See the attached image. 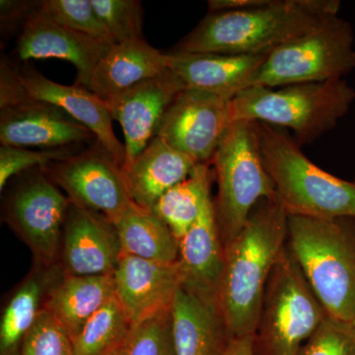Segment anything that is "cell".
<instances>
[{
	"label": "cell",
	"instance_id": "10",
	"mask_svg": "<svg viewBox=\"0 0 355 355\" xmlns=\"http://www.w3.org/2000/svg\"><path fill=\"white\" fill-rule=\"evenodd\" d=\"M43 169L71 202L101 214L114 225L135 203L128 196L121 168L98 141L83 153Z\"/></svg>",
	"mask_w": 355,
	"mask_h": 355
},
{
	"label": "cell",
	"instance_id": "39",
	"mask_svg": "<svg viewBox=\"0 0 355 355\" xmlns=\"http://www.w3.org/2000/svg\"><path fill=\"white\" fill-rule=\"evenodd\" d=\"M352 324H354V326H355V316H354V320H352Z\"/></svg>",
	"mask_w": 355,
	"mask_h": 355
},
{
	"label": "cell",
	"instance_id": "7",
	"mask_svg": "<svg viewBox=\"0 0 355 355\" xmlns=\"http://www.w3.org/2000/svg\"><path fill=\"white\" fill-rule=\"evenodd\" d=\"M328 315L286 246L266 284L254 355H298Z\"/></svg>",
	"mask_w": 355,
	"mask_h": 355
},
{
	"label": "cell",
	"instance_id": "36",
	"mask_svg": "<svg viewBox=\"0 0 355 355\" xmlns=\"http://www.w3.org/2000/svg\"><path fill=\"white\" fill-rule=\"evenodd\" d=\"M268 0H209V12L242 10L263 6Z\"/></svg>",
	"mask_w": 355,
	"mask_h": 355
},
{
	"label": "cell",
	"instance_id": "25",
	"mask_svg": "<svg viewBox=\"0 0 355 355\" xmlns=\"http://www.w3.org/2000/svg\"><path fill=\"white\" fill-rule=\"evenodd\" d=\"M55 282L53 272H37L14 292L0 323V355H18L21 343L34 326Z\"/></svg>",
	"mask_w": 355,
	"mask_h": 355
},
{
	"label": "cell",
	"instance_id": "12",
	"mask_svg": "<svg viewBox=\"0 0 355 355\" xmlns=\"http://www.w3.org/2000/svg\"><path fill=\"white\" fill-rule=\"evenodd\" d=\"M62 272L76 277L114 275L121 257L116 227L101 214L70 200L60 243Z\"/></svg>",
	"mask_w": 355,
	"mask_h": 355
},
{
	"label": "cell",
	"instance_id": "15",
	"mask_svg": "<svg viewBox=\"0 0 355 355\" xmlns=\"http://www.w3.org/2000/svg\"><path fill=\"white\" fill-rule=\"evenodd\" d=\"M94 139L85 125L49 103L28 99L0 109L1 146L67 148Z\"/></svg>",
	"mask_w": 355,
	"mask_h": 355
},
{
	"label": "cell",
	"instance_id": "35",
	"mask_svg": "<svg viewBox=\"0 0 355 355\" xmlns=\"http://www.w3.org/2000/svg\"><path fill=\"white\" fill-rule=\"evenodd\" d=\"M0 70V109L30 99L20 83L15 65L2 60Z\"/></svg>",
	"mask_w": 355,
	"mask_h": 355
},
{
	"label": "cell",
	"instance_id": "30",
	"mask_svg": "<svg viewBox=\"0 0 355 355\" xmlns=\"http://www.w3.org/2000/svg\"><path fill=\"white\" fill-rule=\"evenodd\" d=\"M114 44L144 39V8L137 0H91Z\"/></svg>",
	"mask_w": 355,
	"mask_h": 355
},
{
	"label": "cell",
	"instance_id": "8",
	"mask_svg": "<svg viewBox=\"0 0 355 355\" xmlns=\"http://www.w3.org/2000/svg\"><path fill=\"white\" fill-rule=\"evenodd\" d=\"M354 69V29L335 15L268 53L248 88L336 80Z\"/></svg>",
	"mask_w": 355,
	"mask_h": 355
},
{
	"label": "cell",
	"instance_id": "3",
	"mask_svg": "<svg viewBox=\"0 0 355 355\" xmlns=\"http://www.w3.org/2000/svg\"><path fill=\"white\" fill-rule=\"evenodd\" d=\"M257 123L263 164L288 216L355 219V182L315 165L279 128Z\"/></svg>",
	"mask_w": 355,
	"mask_h": 355
},
{
	"label": "cell",
	"instance_id": "17",
	"mask_svg": "<svg viewBox=\"0 0 355 355\" xmlns=\"http://www.w3.org/2000/svg\"><path fill=\"white\" fill-rule=\"evenodd\" d=\"M114 296L132 326L172 307L183 286L179 261L163 263L123 254L114 272Z\"/></svg>",
	"mask_w": 355,
	"mask_h": 355
},
{
	"label": "cell",
	"instance_id": "16",
	"mask_svg": "<svg viewBox=\"0 0 355 355\" xmlns=\"http://www.w3.org/2000/svg\"><path fill=\"white\" fill-rule=\"evenodd\" d=\"M26 94L35 101L55 105L85 125L120 167L125 163V144L114 135L108 103L92 91L74 84L62 85L46 78L30 65L16 67Z\"/></svg>",
	"mask_w": 355,
	"mask_h": 355
},
{
	"label": "cell",
	"instance_id": "27",
	"mask_svg": "<svg viewBox=\"0 0 355 355\" xmlns=\"http://www.w3.org/2000/svg\"><path fill=\"white\" fill-rule=\"evenodd\" d=\"M132 324L113 296L72 340L74 355H105L123 343Z\"/></svg>",
	"mask_w": 355,
	"mask_h": 355
},
{
	"label": "cell",
	"instance_id": "21",
	"mask_svg": "<svg viewBox=\"0 0 355 355\" xmlns=\"http://www.w3.org/2000/svg\"><path fill=\"white\" fill-rule=\"evenodd\" d=\"M170 70L169 55L137 39L116 44L96 67L91 91L106 100Z\"/></svg>",
	"mask_w": 355,
	"mask_h": 355
},
{
	"label": "cell",
	"instance_id": "18",
	"mask_svg": "<svg viewBox=\"0 0 355 355\" xmlns=\"http://www.w3.org/2000/svg\"><path fill=\"white\" fill-rule=\"evenodd\" d=\"M179 263L184 288L217 307L224 247L211 197L207 198L197 221L180 241Z\"/></svg>",
	"mask_w": 355,
	"mask_h": 355
},
{
	"label": "cell",
	"instance_id": "20",
	"mask_svg": "<svg viewBox=\"0 0 355 355\" xmlns=\"http://www.w3.org/2000/svg\"><path fill=\"white\" fill-rule=\"evenodd\" d=\"M198 164L190 156L155 137L130 164L121 168L130 200L144 209H153L159 198L187 179Z\"/></svg>",
	"mask_w": 355,
	"mask_h": 355
},
{
	"label": "cell",
	"instance_id": "29",
	"mask_svg": "<svg viewBox=\"0 0 355 355\" xmlns=\"http://www.w3.org/2000/svg\"><path fill=\"white\" fill-rule=\"evenodd\" d=\"M40 11L72 31L114 44L91 0H44L40 1Z\"/></svg>",
	"mask_w": 355,
	"mask_h": 355
},
{
	"label": "cell",
	"instance_id": "2",
	"mask_svg": "<svg viewBox=\"0 0 355 355\" xmlns=\"http://www.w3.org/2000/svg\"><path fill=\"white\" fill-rule=\"evenodd\" d=\"M338 0H268L242 10L209 12L174 53L265 55L338 15Z\"/></svg>",
	"mask_w": 355,
	"mask_h": 355
},
{
	"label": "cell",
	"instance_id": "38",
	"mask_svg": "<svg viewBox=\"0 0 355 355\" xmlns=\"http://www.w3.org/2000/svg\"><path fill=\"white\" fill-rule=\"evenodd\" d=\"M121 347V343L120 345H118V347H114V349H112L111 352H109L108 354H105V355H119V354H120Z\"/></svg>",
	"mask_w": 355,
	"mask_h": 355
},
{
	"label": "cell",
	"instance_id": "33",
	"mask_svg": "<svg viewBox=\"0 0 355 355\" xmlns=\"http://www.w3.org/2000/svg\"><path fill=\"white\" fill-rule=\"evenodd\" d=\"M73 155L67 148L30 150L23 147L0 146V189L3 191L11 178L23 173L44 168L51 163Z\"/></svg>",
	"mask_w": 355,
	"mask_h": 355
},
{
	"label": "cell",
	"instance_id": "26",
	"mask_svg": "<svg viewBox=\"0 0 355 355\" xmlns=\"http://www.w3.org/2000/svg\"><path fill=\"white\" fill-rule=\"evenodd\" d=\"M211 175L209 163H198L190 176L164 193L154 205L153 211L181 241L193 225L210 193Z\"/></svg>",
	"mask_w": 355,
	"mask_h": 355
},
{
	"label": "cell",
	"instance_id": "5",
	"mask_svg": "<svg viewBox=\"0 0 355 355\" xmlns=\"http://www.w3.org/2000/svg\"><path fill=\"white\" fill-rule=\"evenodd\" d=\"M355 90L345 79L280 89L250 87L230 101L231 123H263L291 128L299 146L331 132L349 113Z\"/></svg>",
	"mask_w": 355,
	"mask_h": 355
},
{
	"label": "cell",
	"instance_id": "14",
	"mask_svg": "<svg viewBox=\"0 0 355 355\" xmlns=\"http://www.w3.org/2000/svg\"><path fill=\"white\" fill-rule=\"evenodd\" d=\"M114 44L98 41L58 24L38 10L26 21L16 46L20 60L58 58L77 70V85L91 91L93 74Z\"/></svg>",
	"mask_w": 355,
	"mask_h": 355
},
{
	"label": "cell",
	"instance_id": "9",
	"mask_svg": "<svg viewBox=\"0 0 355 355\" xmlns=\"http://www.w3.org/2000/svg\"><path fill=\"white\" fill-rule=\"evenodd\" d=\"M41 169L30 170L9 195L4 218L30 248L38 265L50 268L60 257L70 200Z\"/></svg>",
	"mask_w": 355,
	"mask_h": 355
},
{
	"label": "cell",
	"instance_id": "1",
	"mask_svg": "<svg viewBox=\"0 0 355 355\" xmlns=\"http://www.w3.org/2000/svg\"><path fill=\"white\" fill-rule=\"evenodd\" d=\"M287 220L275 195L259 202L241 232L224 245L217 309L229 338L256 333L266 284L286 247Z\"/></svg>",
	"mask_w": 355,
	"mask_h": 355
},
{
	"label": "cell",
	"instance_id": "11",
	"mask_svg": "<svg viewBox=\"0 0 355 355\" xmlns=\"http://www.w3.org/2000/svg\"><path fill=\"white\" fill-rule=\"evenodd\" d=\"M231 100L184 89L164 114L157 135L198 163H209L231 123Z\"/></svg>",
	"mask_w": 355,
	"mask_h": 355
},
{
	"label": "cell",
	"instance_id": "37",
	"mask_svg": "<svg viewBox=\"0 0 355 355\" xmlns=\"http://www.w3.org/2000/svg\"><path fill=\"white\" fill-rule=\"evenodd\" d=\"M254 336L229 338L220 355H254Z\"/></svg>",
	"mask_w": 355,
	"mask_h": 355
},
{
	"label": "cell",
	"instance_id": "4",
	"mask_svg": "<svg viewBox=\"0 0 355 355\" xmlns=\"http://www.w3.org/2000/svg\"><path fill=\"white\" fill-rule=\"evenodd\" d=\"M345 220L288 216L286 246L327 313L352 322L355 236Z\"/></svg>",
	"mask_w": 355,
	"mask_h": 355
},
{
	"label": "cell",
	"instance_id": "24",
	"mask_svg": "<svg viewBox=\"0 0 355 355\" xmlns=\"http://www.w3.org/2000/svg\"><path fill=\"white\" fill-rule=\"evenodd\" d=\"M114 227L121 256L128 254L163 263L179 261L180 242L153 210L133 203Z\"/></svg>",
	"mask_w": 355,
	"mask_h": 355
},
{
	"label": "cell",
	"instance_id": "23",
	"mask_svg": "<svg viewBox=\"0 0 355 355\" xmlns=\"http://www.w3.org/2000/svg\"><path fill=\"white\" fill-rule=\"evenodd\" d=\"M114 295L113 275L76 277L64 273L51 286L43 307L73 340L86 322Z\"/></svg>",
	"mask_w": 355,
	"mask_h": 355
},
{
	"label": "cell",
	"instance_id": "31",
	"mask_svg": "<svg viewBox=\"0 0 355 355\" xmlns=\"http://www.w3.org/2000/svg\"><path fill=\"white\" fill-rule=\"evenodd\" d=\"M18 355H74L73 343L62 324L43 307Z\"/></svg>",
	"mask_w": 355,
	"mask_h": 355
},
{
	"label": "cell",
	"instance_id": "19",
	"mask_svg": "<svg viewBox=\"0 0 355 355\" xmlns=\"http://www.w3.org/2000/svg\"><path fill=\"white\" fill-rule=\"evenodd\" d=\"M170 70L186 89L214 93L232 100L249 87L265 55L168 53Z\"/></svg>",
	"mask_w": 355,
	"mask_h": 355
},
{
	"label": "cell",
	"instance_id": "6",
	"mask_svg": "<svg viewBox=\"0 0 355 355\" xmlns=\"http://www.w3.org/2000/svg\"><path fill=\"white\" fill-rule=\"evenodd\" d=\"M210 162L218 184L214 209L224 247L241 232L254 207L275 195L261 157L257 123L232 121Z\"/></svg>",
	"mask_w": 355,
	"mask_h": 355
},
{
	"label": "cell",
	"instance_id": "40",
	"mask_svg": "<svg viewBox=\"0 0 355 355\" xmlns=\"http://www.w3.org/2000/svg\"><path fill=\"white\" fill-rule=\"evenodd\" d=\"M354 181L355 182V179L354 180Z\"/></svg>",
	"mask_w": 355,
	"mask_h": 355
},
{
	"label": "cell",
	"instance_id": "22",
	"mask_svg": "<svg viewBox=\"0 0 355 355\" xmlns=\"http://www.w3.org/2000/svg\"><path fill=\"white\" fill-rule=\"evenodd\" d=\"M175 355H220L229 340L216 306L179 289L172 304Z\"/></svg>",
	"mask_w": 355,
	"mask_h": 355
},
{
	"label": "cell",
	"instance_id": "28",
	"mask_svg": "<svg viewBox=\"0 0 355 355\" xmlns=\"http://www.w3.org/2000/svg\"><path fill=\"white\" fill-rule=\"evenodd\" d=\"M119 355H175L172 307L133 324Z\"/></svg>",
	"mask_w": 355,
	"mask_h": 355
},
{
	"label": "cell",
	"instance_id": "13",
	"mask_svg": "<svg viewBox=\"0 0 355 355\" xmlns=\"http://www.w3.org/2000/svg\"><path fill=\"white\" fill-rule=\"evenodd\" d=\"M184 89L169 70L106 99L112 116L120 123L125 135L123 167L130 164L157 135L166 112Z\"/></svg>",
	"mask_w": 355,
	"mask_h": 355
},
{
	"label": "cell",
	"instance_id": "34",
	"mask_svg": "<svg viewBox=\"0 0 355 355\" xmlns=\"http://www.w3.org/2000/svg\"><path fill=\"white\" fill-rule=\"evenodd\" d=\"M40 1H0V19H1L2 36L13 33L20 27L22 31L26 21L35 11L38 10Z\"/></svg>",
	"mask_w": 355,
	"mask_h": 355
},
{
	"label": "cell",
	"instance_id": "32",
	"mask_svg": "<svg viewBox=\"0 0 355 355\" xmlns=\"http://www.w3.org/2000/svg\"><path fill=\"white\" fill-rule=\"evenodd\" d=\"M298 355H355V326L328 315Z\"/></svg>",
	"mask_w": 355,
	"mask_h": 355
}]
</instances>
